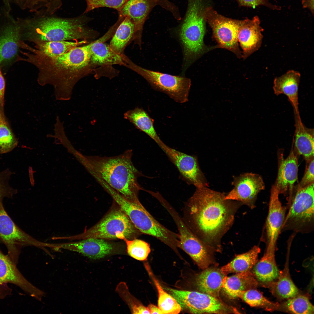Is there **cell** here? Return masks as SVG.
<instances>
[{"label": "cell", "instance_id": "obj_25", "mask_svg": "<svg viewBox=\"0 0 314 314\" xmlns=\"http://www.w3.org/2000/svg\"><path fill=\"white\" fill-rule=\"evenodd\" d=\"M275 248L267 247L266 252L253 267V273L260 282L272 283L277 279L280 272L275 257Z\"/></svg>", "mask_w": 314, "mask_h": 314}, {"label": "cell", "instance_id": "obj_50", "mask_svg": "<svg viewBox=\"0 0 314 314\" xmlns=\"http://www.w3.org/2000/svg\"></svg>", "mask_w": 314, "mask_h": 314}, {"label": "cell", "instance_id": "obj_41", "mask_svg": "<svg viewBox=\"0 0 314 314\" xmlns=\"http://www.w3.org/2000/svg\"><path fill=\"white\" fill-rule=\"evenodd\" d=\"M12 172L6 170L0 172V202L5 198H11L17 193V190L11 187L9 181Z\"/></svg>", "mask_w": 314, "mask_h": 314}, {"label": "cell", "instance_id": "obj_44", "mask_svg": "<svg viewBox=\"0 0 314 314\" xmlns=\"http://www.w3.org/2000/svg\"><path fill=\"white\" fill-rule=\"evenodd\" d=\"M5 82L0 69V107L2 108L4 104V96Z\"/></svg>", "mask_w": 314, "mask_h": 314}, {"label": "cell", "instance_id": "obj_37", "mask_svg": "<svg viewBox=\"0 0 314 314\" xmlns=\"http://www.w3.org/2000/svg\"><path fill=\"white\" fill-rule=\"evenodd\" d=\"M284 305L288 311L292 313H314V306L308 298L304 296H296L288 299Z\"/></svg>", "mask_w": 314, "mask_h": 314}, {"label": "cell", "instance_id": "obj_45", "mask_svg": "<svg viewBox=\"0 0 314 314\" xmlns=\"http://www.w3.org/2000/svg\"><path fill=\"white\" fill-rule=\"evenodd\" d=\"M12 291V289L8 286L7 284L0 285V300L10 295Z\"/></svg>", "mask_w": 314, "mask_h": 314}, {"label": "cell", "instance_id": "obj_16", "mask_svg": "<svg viewBox=\"0 0 314 314\" xmlns=\"http://www.w3.org/2000/svg\"><path fill=\"white\" fill-rule=\"evenodd\" d=\"M16 264L0 248V285L9 283L19 287L29 295L40 301L45 294L28 281L22 274Z\"/></svg>", "mask_w": 314, "mask_h": 314}, {"label": "cell", "instance_id": "obj_21", "mask_svg": "<svg viewBox=\"0 0 314 314\" xmlns=\"http://www.w3.org/2000/svg\"><path fill=\"white\" fill-rule=\"evenodd\" d=\"M297 155L292 148L286 158H281L277 178L274 185L279 194L285 195L288 191V204L291 200L294 185L298 179V167Z\"/></svg>", "mask_w": 314, "mask_h": 314}, {"label": "cell", "instance_id": "obj_43", "mask_svg": "<svg viewBox=\"0 0 314 314\" xmlns=\"http://www.w3.org/2000/svg\"><path fill=\"white\" fill-rule=\"evenodd\" d=\"M239 6L254 8L260 6H263L273 10H279L280 7L272 4L267 0H235Z\"/></svg>", "mask_w": 314, "mask_h": 314}, {"label": "cell", "instance_id": "obj_33", "mask_svg": "<svg viewBox=\"0 0 314 314\" xmlns=\"http://www.w3.org/2000/svg\"><path fill=\"white\" fill-rule=\"evenodd\" d=\"M239 297L250 306L259 307L266 310L272 311L277 309L279 304L267 299L259 292L254 289L236 292L233 298Z\"/></svg>", "mask_w": 314, "mask_h": 314}, {"label": "cell", "instance_id": "obj_36", "mask_svg": "<svg viewBox=\"0 0 314 314\" xmlns=\"http://www.w3.org/2000/svg\"><path fill=\"white\" fill-rule=\"evenodd\" d=\"M127 246L128 254L133 258L140 261L147 259L151 251L149 245L147 242L135 238L124 240Z\"/></svg>", "mask_w": 314, "mask_h": 314}, {"label": "cell", "instance_id": "obj_15", "mask_svg": "<svg viewBox=\"0 0 314 314\" xmlns=\"http://www.w3.org/2000/svg\"><path fill=\"white\" fill-rule=\"evenodd\" d=\"M263 29L259 17L239 20L237 37L242 49V58H247L261 47L263 38Z\"/></svg>", "mask_w": 314, "mask_h": 314}, {"label": "cell", "instance_id": "obj_2", "mask_svg": "<svg viewBox=\"0 0 314 314\" xmlns=\"http://www.w3.org/2000/svg\"><path fill=\"white\" fill-rule=\"evenodd\" d=\"M91 45L90 43L77 47L54 57L21 51L26 56L21 60L29 62L37 68V80L40 84H50L57 91L70 93L75 84L91 72Z\"/></svg>", "mask_w": 314, "mask_h": 314}, {"label": "cell", "instance_id": "obj_24", "mask_svg": "<svg viewBox=\"0 0 314 314\" xmlns=\"http://www.w3.org/2000/svg\"><path fill=\"white\" fill-rule=\"evenodd\" d=\"M294 114V149L296 154L302 156L307 162L314 158V129L304 125L300 114Z\"/></svg>", "mask_w": 314, "mask_h": 314}, {"label": "cell", "instance_id": "obj_39", "mask_svg": "<svg viewBox=\"0 0 314 314\" xmlns=\"http://www.w3.org/2000/svg\"><path fill=\"white\" fill-rule=\"evenodd\" d=\"M24 9L35 13L48 12L50 7L49 0H13Z\"/></svg>", "mask_w": 314, "mask_h": 314}, {"label": "cell", "instance_id": "obj_7", "mask_svg": "<svg viewBox=\"0 0 314 314\" xmlns=\"http://www.w3.org/2000/svg\"><path fill=\"white\" fill-rule=\"evenodd\" d=\"M314 183L303 188L296 187L288 205L281 230L308 233L314 227Z\"/></svg>", "mask_w": 314, "mask_h": 314}, {"label": "cell", "instance_id": "obj_30", "mask_svg": "<svg viewBox=\"0 0 314 314\" xmlns=\"http://www.w3.org/2000/svg\"><path fill=\"white\" fill-rule=\"evenodd\" d=\"M136 33L135 27L133 22L129 17H124L112 36L110 47L117 53L123 54L125 48L133 40Z\"/></svg>", "mask_w": 314, "mask_h": 314}, {"label": "cell", "instance_id": "obj_20", "mask_svg": "<svg viewBox=\"0 0 314 314\" xmlns=\"http://www.w3.org/2000/svg\"><path fill=\"white\" fill-rule=\"evenodd\" d=\"M159 5L156 0H129L118 11L119 16L128 17L135 24L136 33L133 40L141 46L143 27L152 9Z\"/></svg>", "mask_w": 314, "mask_h": 314}, {"label": "cell", "instance_id": "obj_35", "mask_svg": "<svg viewBox=\"0 0 314 314\" xmlns=\"http://www.w3.org/2000/svg\"><path fill=\"white\" fill-rule=\"evenodd\" d=\"M115 291L126 303L133 314H150L147 307L140 303L130 292L125 282H121L117 285Z\"/></svg>", "mask_w": 314, "mask_h": 314}, {"label": "cell", "instance_id": "obj_8", "mask_svg": "<svg viewBox=\"0 0 314 314\" xmlns=\"http://www.w3.org/2000/svg\"><path fill=\"white\" fill-rule=\"evenodd\" d=\"M124 59V65L142 76L154 89L166 94L177 103L183 104L188 101L191 85L190 78L143 68L126 56Z\"/></svg>", "mask_w": 314, "mask_h": 314}, {"label": "cell", "instance_id": "obj_12", "mask_svg": "<svg viewBox=\"0 0 314 314\" xmlns=\"http://www.w3.org/2000/svg\"><path fill=\"white\" fill-rule=\"evenodd\" d=\"M179 231L178 247L187 254L198 266L204 270L212 263L213 251L199 238L186 224L181 222L176 225Z\"/></svg>", "mask_w": 314, "mask_h": 314}, {"label": "cell", "instance_id": "obj_22", "mask_svg": "<svg viewBox=\"0 0 314 314\" xmlns=\"http://www.w3.org/2000/svg\"><path fill=\"white\" fill-rule=\"evenodd\" d=\"M114 33L113 30L110 28L102 37L91 43L90 64L92 68L93 66L102 65H124L123 54L117 53L109 45L104 42L112 36Z\"/></svg>", "mask_w": 314, "mask_h": 314}, {"label": "cell", "instance_id": "obj_26", "mask_svg": "<svg viewBox=\"0 0 314 314\" xmlns=\"http://www.w3.org/2000/svg\"><path fill=\"white\" fill-rule=\"evenodd\" d=\"M225 276L219 269L208 267L197 276L196 286L201 292L218 298Z\"/></svg>", "mask_w": 314, "mask_h": 314}, {"label": "cell", "instance_id": "obj_6", "mask_svg": "<svg viewBox=\"0 0 314 314\" xmlns=\"http://www.w3.org/2000/svg\"><path fill=\"white\" fill-rule=\"evenodd\" d=\"M141 233L119 207L111 209L95 225L77 235L57 236L58 240L70 241L89 238L105 239H132Z\"/></svg>", "mask_w": 314, "mask_h": 314}, {"label": "cell", "instance_id": "obj_9", "mask_svg": "<svg viewBox=\"0 0 314 314\" xmlns=\"http://www.w3.org/2000/svg\"><path fill=\"white\" fill-rule=\"evenodd\" d=\"M0 242L6 247L8 255L16 265L22 248L33 246L45 250L48 243L39 241L18 227L8 215L0 202Z\"/></svg>", "mask_w": 314, "mask_h": 314}, {"label": "cell", "instance_id": "obj_10", "mask_svg": "<svg viewBox=\"0 0 314 314\" xmlns=\"http://www.w3.org/2000/svg\"><path fill=\"white\" fill-rule=\"evenodd\" d=\"M204 14L206 22L212 29V37L216 42L218 48L226 49L237 58H242V52L237 37L239 20L224 16L209 6L205 8Z\"/></svg>", "mask_w": 314, "mask_h": 314}, {"label": "cell", "instance_id": "obj_13", "mask_svg": "<svg viewBox=\"0 0 314 314\" xmlns=\"http://www.w3.org/2000/svg\"><path fill=\"white\" fill-rule=\"evenodd\" d=\"M233 189L225 199L238 201L251 209L254 208L257 196L265 188V183L260 175L247 173L234 177L232 183Z\"/></svg>", "mask_w": 314, "mask_h": 314}, {"label": "cell", "instance_id": "obj_34", "mask_svg": "<svg viewBox=\"0 0 314 314\" xmlns=\"http://www.w3.org/2000/svg\"><path fill=\"white\" fill-rule=\"evenodd\" d=\"M158 292V307L163 314H178L182 308L177 301L164 291L151 272L149 271Z\"/></svg>", "mask_w": 314, "mask_h": 314}, {"label": "cell", "instance_id": "obj_19", "mask_svg": "<svg viewBox=\"0 0 314 314\" xmlns=\"http://www.w3.org/2000/svg\"><path fill=\"white\" fill-rule=\"evenodd\" d=\"M279 194L273 185L271 190L268 212L265 223L267 247L276 248L277 238L286 215V209L279 200Z\"/></svg>", "mask_w": 314, "mask_h": 314}, {"label": "cell", "instance_id": "obj_14", "mask_svg": "<svg viewBox=\"0 0 314 314\" xmlns=\"http://www.w3.org/2000/svg\"><path fill=\"white\" fill-rule=\"evenodd\" d=\"M160 147L176 166L182 178L196 188L207 187L208 183L195 156L172 148L165 144Z\"/></svg>", "mask_w": 314, "mask_h": 314}, {"label": "cell", "instance_id": "obj_31", "mask_svg": "<svg viewBox=\"0 0 314 314\" xmlns=\"http://www.w3.org/2000/svg\"><path fill=\"white\" fill-rule=\"evenodd\" d=\"M88 43L86 40L74 41H42L35 44V48L31 47L29 49L31 52H35L48 56L54 57L64 54L72 49Z\"/></svg>", "mask_w": 314, "mask_h": 314}, {"label": "cell", "instance_id": "obj_48", "mask_svg": "<svg viewBox=\"0 0 314 314\" xmlns=\"http://www.w3.org/2000/svg\"><path fill=\"white\" fill-rule=\"evenodd\" d=\"M158 3L160 4H162L165 3L167 0H156Z\"/></svg>", "mask_w": 314, "mask_h": 314}, {"label": "cell", "instance_id": "obj_3", "mask_svg": "<svg viewBox=\"0 0 314 314\" xmlns=\"http://www.w3.org/2000/svg\"><path fill=\"white\" fill-rule=\"evenodd\" d=\"M132 151L127 150L110 157L85 156L75 157L106 191H114L132 203H140L138 197L142 188L138 179L141 173L132 161Z\"/></svg>", "mask_w": 314, "mask_h": 314}, {"label": "cell", "instance_id": "obj_1", "mask_svg": "<svg viewBox=\"0 0 314 314\" xmlns=\"http://www.w3.org/2000/svg\"><path fill=\"white\" fill-rule=\"evenodd\" d=\"M223 193L197 188L186 203L184 218L192 232L212 250L221 249V240L232 226L242 204L226 199Z\"/></svg>", "mask_w": 314, "mask_h": 314}, {"label": "cell", "instance_id": "obj_11", "mask_svg": "<svg viewBox=\"0 0 314 314\" xmlns=\"http://www.w3.org/2000/svg\"><path fill=\"white\" fill-rule=\"evenodd\" d=\"M182 308L195 314H223L230 312L218 298L196 291L168 289Z\"/></svg>", "mask_w": 314, "mask_h": 314}, {"label": "cell", "instance_id": "obj_17", "mask_svg": "<svg viewBox=\"0 0 314 314\" xmlns=\"http://www.w3.org/2000/svg\"><path fill=\"white\" fill-rule=\"evenodd\" d=\"M53 250L58 251L63 249L76 252L88 258L99 259L113 254L115 250L114 245L105 240L89 238L76 241L54 243Z\"/></svg>", "mask_w": 314, "mask_h": 314}, {"label": "cell", "instance_id": "obj_47", "mask_svg": "<svg viewBox=\"0 0 314 314\" xmlns=\"http://www.w3.org/2000/svg\"><path fill=\"white\" fill-rule=\"evenodd\" d=\"M150 314H163L158 307L152 304L149 305L147 307Z\"/></svg>", "mask_w": 314, "mask_h": 314}, {"label": "cell", "instance_id": "obj_38", "mask_svg": "<svg viewBox=\"0 0 314 314\" xmlns=\"http://www.w3.org/2000/svg\"><path fill=\"white\" fill-rule=\"evenodd\" d=\"M17 141L0 113V154L9 152L17 145Z\"/></svg>", "mask_w": 314, "mask_h": 314}, {"label": "cell", "instance_id": "obj_42", "mask_svg": "<svg viewBox=\"0 0 314 314\" xmlns=\"http://www.w3.org/2000/svg\"><path fill=\"white\" fill-rule=\"evenodd\" d=\"M314 158L306 162V165L304 175L297 186L303 188L314 183Z\"/></svg>", "mask_w": 314, "mask_h": 314}, {"label": "cell", "instance_id": "obj_32", "mask_svg": "<svg viewBox=\"0 0 314 314\" xmlns=\"http://www.w3.org/2000/svg\"><path fill=\"white\" fill-rule=\"evenodd\" d=\"M284 269L280 272L277 281L272 283L271 290L275 295L281 299L294 297L299 293L297 288L291 278L287 261Z\"/></svg>", "mask_w": 314, "mask_h": 314}, {"label": "cell", "instance_id": "obj_49", "mask_svg": "<svg viewBox=\"0 0 314 314\" xmlns=\"http://www.w3.org/2000/svg\"><path fill=\"white\" fill-rule=\"evenodd\" d=\"M50 2L52 3H55L58 2L60 0H49Z\"/></svg>", "mask_w": 314, "mask_h": 314}, {"label": "cell", "instance_id": "obj_18", "mask_svg": "<svg viewBox=\"0 0 314 314\" xmlns=\"http://www.w3.org/2000/svg\"><path fill=\"white\" fill-rule=\"evenodd\" d=\"M20 26L15 22L0 27V69L19 60Z\"/></svg>", "mask_w": 314, "mask_h": 314}, {"label": "cell", "instance_id": "obj_4", "mask_svg": "<svg viewBox=\"0 0 314 314\" xmlns=\"http://www.w3.org/2000/svg\"><path fill=\"white\" fill-rule=\"evenodd\" d=\"M19 23L20 39L34 43L44 41L78 40L93 38L97 33L88 27L90 18L82 14L65 18L45 13H35Z\"/></svg>", "mask_w": 314, "mask_h": 314}, {"label": "cell", "instance_id": "obj_28", "mask_svg": "<svg viewBox=\"0 0 314 314\" xmlns=\"http://www.w3.org/2000/svg\"><path fill=\"white\" fill-rule=\"evenodd\" d=\"M257 283L254 275L249 271L230 276H225L222 281V288L227 295L233 298L236 292L254 288Z\"/></svg>", "mask_w": 314, "mask_h": 314}, {"label": "cell", "instance_id": "obj_40", "mask_svg": "<svg viewBox=\"0 0 314 314\" xmlns=\"http://www.w3.org/2000/svg\"><path fill=\"white\" fill-rule=\"evenodd\" d=\"M129 0H86L87 7L83 14L95 9L108 7L119 11Z\"/></svg>", "mask_w": 314, "mask_h": 314}, {"label": "cell", "instance_id": "obj_23", "mask_svg": "<svg viewBox=\"0 0 314 314\" xmlns=\"http://www.w3.org/2000/svg\"><path fill=\"white\" fill-rule=\"evenodd\" d=\"M301 74L293 70L288 71L282 75L275 78L273 89L276 95H286L291 104L294 114H299V110L298 90Z\"/></svg>", "mask_w": 314, "mask_h": 314}, {"label": "cell", "instance_id": "obj_46", "mask_svg": "<svg viewBox=\"0 0 314 314\" xmlns=\"http://www.w3.org/2000/svg\"><path fill=\"white\" fill-rule=\"evenodd\" d=\"M301 3L303 8H307L314 15V0H301Z\"/></svg>", "mask_w": 314, "mask_h": 314}, {"label": "cell", "instance_id": "obj_5", "mask_svg": "<svg viewBox=\"0 0 314 314\" xmlns=\"http://www.w3.org/2000/svg\"><path fill=\"white\" fill-rule=\"evenodd\" d=\"M204 8L200 3H189L185 14L178 30L183 49L184 72L193 63L217 46L206 45L204 38L206 33Z\"/></svg>", "mask_w": 314, "mask_h": 314}, {"label": "cell", "instance_id": "obj_29", "mask_svg": "<svg viewBox=\"0 0 314 314\" xmlns=\"http://www.w3.org/2000/svg\"><path fill=\"white\" fill-rule=\"evenodd\" d=\"M260 252V248L255 246L248 251L236 256L231 262L222 267L221 270L225 275L231 273L250 271L257 262Z\"/></svg>", "mask_w": 314, "mask_h": 314}, {"label": "cell", "instance_id": "obj_27", "mask_svg": "<svg viewBox=\"0 0 314 314\" xmlns=\"http://www.w3.org/2000/svg\"><path fill=\"white\" fill-rule=\"evenodd\" d=\"M124 116L137 128L151 138L160 147L164 143L155 129L154 119L142 108L137 107L128 110L124 113Z\"/></svg>", "mask_w": 314, "mask_h": 314}]
</instances>
